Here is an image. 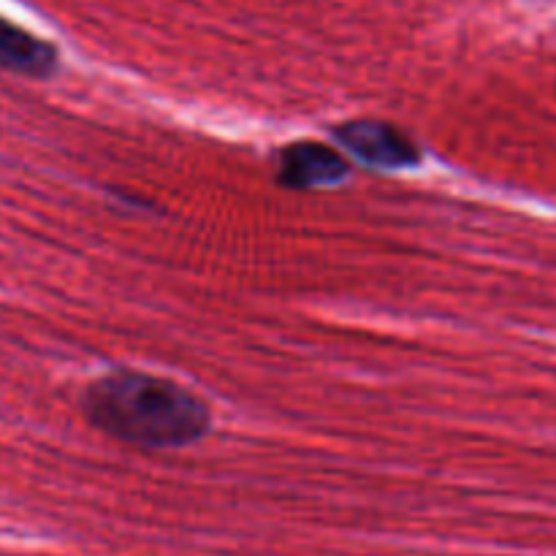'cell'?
<instances>
[{
    "mask_svg": "<svg viewBox=\"0 0 556 556\" xmlns=\"http://www.w3.org/2000/svg\"><path fill=\"white\" fill-rule=\"evenodd\" d=\"M92 427L139 448H179L204 438L210 410L188 389L147 372H112L85 391Z\"/></svg>",
    "mask_w": 556,
    "mask_h": 556,
    "instance_id": "cell-1",
    "label": "cell"
},
{
    "mask_svg": "<svg viewBox=\"0 0 556 556\" xmlns=\"http://www.w3.org/2000/svg\"><path fill=\"white\" fill-rule=\"evenodd\" d=\"M337 139L345 147L351 155L375 168H405L418 161V152L413 141L396 128L386 123H375V119H358V123H348L337 130Z\"/></svg>",
    "mask_w": 556,
    "mask_h": 556,
    "instance_id": "cell-2",
    "label": "cell"
},
{
    "mask_svg": "<svg viewBox=\"0 0 556 556\" xmlns=\"http://www.w3.org/2000/svg\"><path fill=\"white\" fill-rule=\"evenodd\" d=\"M348 174L345 161L329 147H320L307 141V144H291L280 152V182L286 188L304 190L320 188V185L342 182Z\"/></svg>",
    "mask_w": 556,
    "mask_h": 556,
    "instance_id": "cell-3",
    "label": "cell"
},
{
    "mask_svg": "<svg viewBox=\"0 0 556 556\" xmlns=\"http://www.w3.org/2000/svg\"><path fill=\"white\" fill-rule=\"evenodd\" d=\"M0 68L30 79H47L58 71V49L0 16Z\"/></svg>",
    "mask_w": 556,
    "mask_h": 556,
    "instance_id": "cell-4",
    "label": "cell"
}]
</instances>
